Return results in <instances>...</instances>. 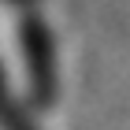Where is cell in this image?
<instances>
[{"label":"cell","instance_id":"obj_3","mask_svg":"<svg viewBox=\"0 0 130 130\" xmlns=\"http://www.w3.org/2000/svg\"><path fill=\"white\" fill-rule=\"evenodd\" d=\"M11 8H22V15H26V11H34V4H37V0H8Z\"/></svg>","mask_w":130,"mask_h":130},{"label":"cell","instance_id":"obj_2","mask_svg":"<svg viewBox=\"0 0 130 130\" xmlns=\"http://www.w3.org/2000/svg\"><path fill=\"white\" fill-rule=\"evenodd\" d=\"M0 130H37V123L30 119V111L8 86V74L0 67Z\"/></svg>","mask_w":130,"mask_h":130},{"label":"cell","instance_id":"obj_1","mask_svg":"<svg viewBox=\"0 0 130 130\" xmlns=\"http://www.w3.org/2000/svg\"><path fill=\"white\" fill-rule=\"evenodd\" d=\"M19 48L26 60V78H30V97L41 108L56 104L60 93V67H56V37L52 26L37 11H26L19 19Z\"/></svg>","mask_w":130,"mask_h":130}]
</instances>
